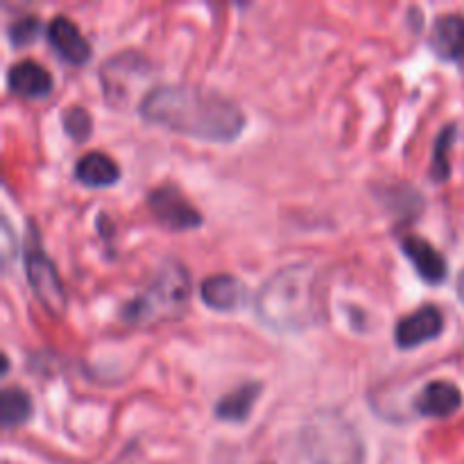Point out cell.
Returning <instances> with one entry per match:
<instances>
[{
	"mask_svg": "<svg viewBox=\"0 0 464 464\" xmlns=\"http://www.w3.org/2000/svg\"><path fill=\"white\" fill-rule=\"evenodd\" d=\"M140 113L150 122L207 140H234L245 125L238 104L190 84L157 86L140 100Z\"/></svg>",
	"mask_w": 464,
	"mask_h": 464,
	"instance_id": "1",
	"label": "cell"
},
{
	"mask_svg": "<svg viewBox=\"0 0 464 464\" xmlns=\"http://www.w3.org/2000/svg\"><path fill=\"white\" fill-rule=\"evenodd\" d=\"M258 317L275 331H299L320 320L317 275L306 263L284 267L258 288Z\"/></svg>",
	"mask_w": 464,
	"mask_h": 464,
	"instance_id": "2",
	"label": "cell"
},
{
	"mask_svg": "<svg viewBox=\"0 0 464 464\" xmlns=\"http://www.w3.org/2000/svg\"><path fill=\"white\" fill-rule=\"evenodd\" d=\"M190 281L188 272L175 261H168L157 272L148 288L125 306V317L134 324L175 320L188 304Z\"/></svg>",
	"mask_w": 464,
	"mask_h": 464,
	"instance_id": "3",
	"label": "cell"
},
{
	"mask_svg": "<svg viewBox=\"0 0 464 464\" xmlns=\"http://www.w3.org/2000/svg\"><path fill=\"white\" fill-rule=\"evenodd\" d=\"M25 275L32 285V293L39 299L41 306L48 308L50 313H62L63 306H66L63 285L59 281L53 261L45 256L39 240L34 238H30V243L25 247Z\"/></svg>",
	"mask_w": 464,
	"mask_h": 464,
	"instance_id": "4",
	"label": "cell"
},
{
	"mask_svg": "<svg viewBox=\"0 0 464 464\" xmlns=\"http://www.w3.org/2000/svg\"><path fill=\"white\" fill-rule=\"evenodd\" d=\"M148 202L159 222H163L170 229H190V227H198L202 222L193 204L175 186H159L150 193Z\"/></svg>",
	"mask_w": 464,
	"mask_h": 464,
	"instance_id": "5",
	"label": "cell"
},
{
	"mask_svg": "<svg viewBox=\"0 0 464 464\" xmlns=\"http://www.w3.org/2000/svg\"><path fill=\"white\" fill-rule=\"evenodd\" d=\"M444 329V315L438 306H426L417 308L411 315L401 317L394 326V340H397L399 347L411 349L417 347L421 343H429V340L438 338Z\"/></svg>",
	"mask_w": 464,
	"mask_h": 464,
	"instance_id": "6",
	"label": "cell"
},
{
	"mask_svg": "<svg viewBox=\"0 0 464 464\" xmlns=\"http://www.w3.org/2000/svg\"><path fill=\"white\" fill-rule=\"evenodd\" d=\"M401 249L411 263L415 266L417 275L421 276L429 284H440V281L447 279V258L429 243V240L420 238V236H406L401 240Z\"/></svg>",
	"mask_w": 464,
	"mask_h": 464,
	"instance_id": "7",
	"label": "cell"
},
{
	"mask_svg": "<svg viewBox=\"0 0 464 464\" xmlns=\"http://www.w3.org/2000/svg\"><path fill=\"white\" fill-rule=\"evenodd\" d=\"M48 39L59 54L71 63H84L91 54L89 41L80 32V27L66 16H54L48 23Z\"/></svg>",
	"mask_w": 464,
	"mask_h": 464,
	"instance_id": "8",
	"label": "cell"
},
{
	"mask_svg": "<svg viewBox=\"0 0 464 464\" xmlns=\"http://www.w3.org/2000/svg\"><path fill=\"white\" fill-rule=\"evenodd\" d=\"M462 406V392L449 381H433L417 397L415 408L426 417H449Z\"/></svg>",
	"mask_w": 464,
	"mask_h": 464,
	"instance_id": "9",
	"label": "cell"
},
{
	"mask_svg": "<svg viewBox=\"0 0 464 464\" xmlns=\"http://www.w3.org/2000/svg\"><path fill=\"white\" fill-rule=\"evenodd\" d=\"M199 295L202 302L216 311H234L245 302V285L231 275H213L202 281Z\"/></svg>",
	"mask_w": 464,
	"mask_h": 464,
	"instance_id": "10",
	"label": "cell"
},
{
	"mask_svg": "<svg viewBox=\"0 0 464 464\" xmlns=\"http://www.w3.org/2000/svg\"><path fill=\"white\" fill-rule=\"evenodd\" d=\"M7 84L14 93L36 98V95H45L53 89V77H50L48 68L41 66L39 62L23 59V62H16L9 66Z\"/></svg>",
	"mask_w": 464,
	"mask_h": 464,
	"instance_id": "11",
	"label": "cell"
},
{
	"mask_svg": "<svg viewBox=\"0 0 464 464\" xmlns=\"http://www.w3.org/2000/svg\"><path fill=\"white\" fill-rule=\"evenodd\" d=\"M430 45L444 59H464V16L447 14L438 18L430 34Z\"/></svg>",
	"mask_w": 464,
	"mask_h": 464,
	"instance_id": "12",
	"label": "cell"
},
{
	"mask_svg": "<svg viewBox=\"0 0 464 464\" xmlns=\"http://www.w3.org/2000/svg\"><path fill=\"white\" fill-rule=\"evenodd\" d=\"M77 181L86 186H109L121 177L116 161L104 152H86L77 159L75 166Z\"/></svg>",
	"mask_w": 464,
	"mask_h": 464,
	"instance_id": "13",
	"label": "cell"
},
{
	"mask_svg": "<svg viewBox=\"0 0 464 464\" xmlns=\"http://www.w3.org/2000/svg\"><path fill=\"white\" fill-rule=\"evenodd\" d=\"M261 385L258 383H245L229 392L227 397L220 399L216 406V415L225 421H245L249 417L254 401H256Z\"/></svg>",
	"mask_w": 464,
	"mask_h": 464,
	"instance_id": "14",
	"label": "cell"
},
{
	"mask_svg": "<svg viewBox=\"0 0 464 464\" xmlns=\"http://www.w3.org/2000/svg\"><path fill=\"white\" fill-rule=\"evenodd\" d=\"M32 415L30 394L23 388H5L0 394V417L5 426L23 424Z\"/></svg>",
	"mask_w": 464,
	"mask_h": 464,
	"instance_id": "15",
	"label": "cell"
},
{
	"mask_svg": "<svg viewBox=\"0 0 464 464\" xmlns=\"http://www.w3.org/2000/svg\"><path fill=\"white\" fill-rule=\"evenodd\" d=\"M453 139H456V125H447L440 131L438 140H435V152H433V168H430V175L438 181H444L449 177V148H451Z\"/></svg>",
	"mask_w": 464,
	"mask_h": 464,
	"instance_id": "16",
	"label": "cell"
},
{
	"mask_svg": "<svg viewBox=\"0 0 464 464\" xmlns=\"http://www.w3.org/2000/svg\"><path fill=\"white\" fill-rule=\"evenodd\" d=\"M63 127L77 140H84L91 131V116L82 107H68L63 111Z\"/></svg>",
	"mask_w": 464,
	"mask_h": 464,
	"instance_id": "17",
	"label": "cell"
},
{
	"mask_svg": "<svg viewBox=\"0 0 464 464\" xmlns=\"http://www.w3.org/2000/svg\"><path fill=\"white\" fill-rule=\"evenodd\" d=\"M39 18L36 16H23V18H16V21L9 25L7 34H9V41H12L14 45H25L30 44L32 39L36 36V32H39Z\"/></svg>",
	"mask_w": 464,
	"mask_h": 464,
	"instance_id": "18",
	"label": "cell"
},
{
	"mask_svg": "<svg viewBox=\"0 0 464 464\" xmlns=\"http://www.w3.org/2000/svg\"><path fill=\"white\" fill-rule=\"evenodd\" d=\"M458 295H460V299L464 302V272L460 275V279H458Z\"/></svg>",
	"mask_w": 464,
	"mask_h": 464,
	"instance_id": "19",
	"label": "cell"
}]
</instances>
